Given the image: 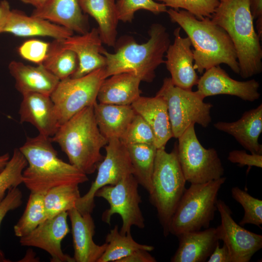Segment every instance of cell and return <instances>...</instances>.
I'll return each mask as SVG.
<instances>
[{
    "label": "cell",
    "instance_id": "cell-1",
    "mask_svg": "<svg viewBox=\"0 0 262 262\" xmlns=\"http://www.w3.org/2000/svg\"><path fill=\"white\" fill-rule=\"evenodd\" d=\"M166 12L171 21L177 23L189 38L194 48V67L199 73L224 64L239 74L234 46L222 27L213 23L210 17L198 19L184 10L170 8Z\"/></svg>",
    "mask_w": 262,
    "mask_h": 262
},
{
    "label": "cell",
    "instance_id": "cell-2",
    "mask_svg": "<svg viewBox=\"0 0 262 262\" xmlns=\"http://www.w3.org/2000/svg\"><path fill=\"white\" fill-rule=\"evenodd\" d=\"M50 138L39 134L27 137L19 148L28 164L22 173L23 183L31 192L45 194L64 184H80L88 180L87 175L60 159Z\"/></svg>",
    "mask_w": 262,
    "mask_h": 262
},
{
    "label": "cell",
    "instance_id": "cell-3",
    "mask_svg": "<svg viewBox=\"0 0 262 262\" xmlns=\"http://www.w3.org/2000/svg\"><path fill=\"white\" fill-rule=\"evenodd\" d=\"M210 18L230 37L236 50L240 76L247 79L261 73V39L254 28L249 0H221Z\"/></svg>",
    "mask_w": 262,
    "mask_h": 262
},
{
    "label": "cell",
    "instance_id": "cell-4",
    "mask_svg": "<svg viewBox=\"0 0 262 262\" xmlns=\"http://www.w3.org/2000/svg\"><path fill=\"white\" fill-rule=\"evenodd\" d=\"M149 38L143 44L137 43L130 37L123 39L115 44V52L111 53L104 49L101 54L106 59V78L116 74L129 73L141 81L151 82L155 70L164 63V57L170 44L169 35L162 24L154 23L148 31Z\"/></svg>",
    "mask_w": 262,
    "mask_h": 262
},
{
    "label": "cell",
    "instance_id": "cell-5",
    "mask_svg": "<svg viewBox=\"0 0 262 262\" xmlns=\"http://www.w3.org/2000/svg\"><path fill=\"white\" fill-rule=\"evenodd\" d=\"M93 106L83 108L61 124L50 138L66 153L69 163L86 175L97 169L104 158L101 149L108 142L98 127Z\"/></svg>",
    "mask_w": 262,
    "mask_h": 262
},
{
    "label": "cell",
    "instance_id": "cell-6",
    "mask_svg": "<svg viewBox=\"0 0 262 262\" xmlns=\"http://www.w3.org/2000/svg\"><path fill=\"white\" fill-rule=\"evenodd\" d=\"M186 182L178 159L177 144L170 153L165 147L157 148L149 200L157 211L165 237L169 234L170 223L186 190Z\"/></svg>",
    "mask_w": 262,
    "mask_h": 262
},
{
    "label": "cell",
    "instance_id": "cell-7",
    "mask_svg": "<svg viewBox=\"0 0 262 262\" xmlns=\"http://www.w3.org/2000/svg\"><path fill=\"white\" fill-rule=\"evenodd\" d=\"M226 178L203 183L191 184L181 196L171 218L169 232L176 236L209 228L217 211L219 191Z\"/></svg>",
    "mask_w": 262,
    "mask_h": 262
},
{
    "label": "cell",
    "instance_id": "cell-8",
    "mask_svg": "<svg viewBox=\"0 0 262 262\" xmlns=\"http://www.w3.org/2000/svg\"><path fill=\"white\" fill-rule=\"evenodd\" d=\"M156 95L165 100L173 137L178 138L192 124L206 128L211 123L213 105L204 102L196 91L176 86L170 78H165Z\"/></svg>",
    "mask_w": 262,
    "mask_h": 262
},
{
    "label": "cell",
    "instance_id": "cell-9",
    "mask_svg": "<svg viewBox=\"0 0 262 262\" xmlns=\"http://www.w3.org/2000/svg\"><path fill=\"white\" fill-rule=\"evenodd\" d=\"M177 154L186 180L203 183L223 177L224 168L216 150L205 148L198 140L195 125L189 126L178 138Z\"/></svg>",
    "mask_w": 262,
    "mask_h": 262
},
{
    "label": "cell",
    "instance_id": "cell-10",
    "mask_svg": "<svg viewBox=\"0 0 262 262\" xmlns=\"http://www.w3.org/2000/svg\"><path fill=\"white\" fill-rule=\"evenodd\" d=\"M105 79L104 67L80 78L59 81L50 96L60 126L83 108L94 105Z\"/></svg>",
    "mask_w": 262,
    "mask_h": 262
},
{
    "label": "cell",
    "instance_id": "cell-11",
    "mask_svg": "<svg viewBox=\"0 0 262 262\" xmlns=\"http://www.w3.org/2000/svg\"><path fill=\"white\" fill-rule=\"evenodd\" d=\"M139 184L132 174L126 176L115 185H105L99 189L95 196L105 199L110 207L102 213L103 222L111 224L112 216L119 214L122 221L120 233H131L132 226L143 229L145 219L140 208L142 202L138 192Z\"/></svg>",
    "mask_w": 262,
    "mask_h": 262
},
{
    "label": "cell",
    "instance_id": "cell-12",
    "mask_svg": "<svg viewBox=\"0 0 262 262\" xmlns=\"http://www.w3.org/2000/svg\"><path fill=\"white\" fill-rule=\"evenodd\" d=\"M106 155L99 164L95 180L88 191L78 200L76 208L82 214L91 213L95 206V195L100 188L115 185L123 178L133 173L126 146L119 139L108 140L105 146Z\"/></svg>",
    "mask_w": 262,
    "mask_h": 262
},
{
    "label": "cell",
    "instance_id": "cell-13",
    "mask_svg": "<svg viewBox=\"0 0 262 262\" xmlns=\"http://www.w3.org/2000/svg\"><path fill=\"white\" fill-rule=\"evenodd\" d=\"M221 224L216 228L220 240L227 246L230 262H249L262 248V235L250 231L232 218L229 206L221 199L216 202Z\"/></svg>",
    "mask_w": 262,
    "mask_h": 262
},
{
    "label": "cell",
    "instance_id": "cell-14",
    "mask_svg": "<svg viewBox=\"0 0 262 262\" xmlns=\"http://www.w3.org/2000/svg\"><path fill=\"white\" fill-rule=\"evenodd\" d=\"M67 216V212H63L48 218L30 233L20 237L21 245L43 249L50 255L52 262H75L61 247L62 240L70 232Z\"/></svg>",
    "mask_w": 262,
    "mask_h": 262
},
{
    "label": "cell",
    "instance_id": "cell-15",
    "mask_svg": "<svg viewBox=\"0 0 262 262\" xmlns=\"http://www.w3.org/2000/svg\"><path fill=\"white\" fill-rule=\"evenodd\" d=\"M196 85V92L203 98L217 95H228L252 102L260 97L258 82L255 79L246 81L234 80L220 66L206 70Z\"/></svg>",
    "mask_w": 262,
    "mask_h": 262
},
{
    "label": "cell",
    "instance_id": "cell-16",
    "mask_svg": "<svg viewBox=\"0 0 262 262\" xmlns=\"http://www.w3.org/2000/svg\"><path fill=\"white\" fill-rule=\"evenodd\" d=\"M180 29L179 27L174 31V42L169 45L166 52L164 63L175 86L192 90L197 84L199 78L194 67L191 41L187 36L181 37Z\"/></svg>",
    "mask_w": 262,
    "mask_h": 262
},
{
    "label": "cell",
    "instance_id": "cell-17",
    "mask_svg": "<svg viewBox=\"0 0 262 262\" xmlns=\"http://www.w3.org/2000/svg\"><path fill=\"white\" fill-rule=\"evenodd\" d=\"M63 47L73 51L78 60V66L70 77L84 76L98 68L105 67L106 59L101 54L104 49L98 29L80 35H72L61 40Z\"/></svg>",
    "mask_w": 262,
    "mask_h": 262
},
{
    "label": "cell",
    "instance_id": "cell-18",
    "mask_svg": "<svg viewBox=\"0 0 262 262\" xmlns=\"http://www.w3.org/2000/svg\"><path fill=\"white\" fill-rule=\"evenodd\" d=\"M19 110L20 123L33 125L39 134L52 137L60 124L50 96L30 93L24 94Z\"/></svg>",
    "mask_w": 262,
    "mask_h": 262
},
{
    "label": "cell",
    "instance_id": "cell-19",
    "mask_svg": "<svg viewBox=\"0 0 262 262\" xmlns=\"http://www.w3.org/2000/svg\"><path fill=\"white\" fill-rule=\"evenodd\" d=\"M67 213L71 225L75 261L98 262L104 252L107 244L98 245L94 242L95 225L91 213L82 214L76 208Z\"/></svg>",
    "mask_w": 262,
    "mask_h": 262
},
{
    "label": "cell",
    "instance_id": "cell-20",
    "mask_svg": "<svg viewBox=\"0 0 262 262\" xmlns=\"http://www.w3.org/2000/svg\"><path fill=\"white\" fill-rule=\"evenodd\" d=\"M217 130L232 136L246 149L253 154L262 155V145L258 139L262 132V104L245 112L238 120L218 121Z\"/></svg>",
    "mask_w": 262,
    "mask_h": 262
},
{
    "label": "cell",
    "instance_id": "cell-21",
    "mask_svg": "<svg viewBox=\"0 0 262 262\" xmlns=\"http://www.w3.org/2000/svg\"><path fill=\"white\" fill-rule=\"evenodd\" d=\"M131 105L151 129L157 148L165 147L173 135L167 105L163 97L158 95L153 97L140 96Z\"/></svg>",
    "mask_w": 262,
    "mask_h": 262
},
{
    "label": "cell",
    "instance_id": "cell-22",
    "mask_svg": "<svg viewBox=\"0 0 262 262\" xmlns=\"http://www.w3.org/2000/svg\"><path fill=\"white\" fill-rule=\"evenodd\" d=\"M31 15L80 34L89 31L87 16L81 8L80 0H49L42 7L34 8Z\"/></svg>",
    "mask_w": 262,
    "mask_h": 262
},
{
    "label": "cell",
    "instance_id": "cell-23",
    "mask_svg": "<svg viewBox=\"0 0 262 262\" xmlns=\"http://www.w3.org/2000/svg\"><path fill=\"white\" fill-rule=\"evenodd\" d=\"M179 246L172 262H205L219 241L216 228L189 231L177 236Z\"/></svg>",
    "mask_w": 262,
    "mask_h": 262
},
{
    "label": "cell",
    "instance_id": "cell-24",
    "mask_svg": "<svg viewBox=\"0 0 262 262\" xmlns=\"http://www.w3.org/2000/svg\"><path fill=\"white\" fill-rule=\"evenodd\" d=\"M8 69L15 80L16 89L22 95L38 93L50 96L60 81L42 64L32 66L14 60Z\"/></svg>",
    "mask_w": 262,
    "mask_h": 262
},
{
    "label": "cell",
    "instance_id": "cell-25",
    "mask_svg": "<svg viewBox=\"0 0 262 262\" xmlns=\"http://www.w3.org/2000/svg\"><path fill=\"white\" fill-rule=\"evenodd\" d=\"M3 33L19 37L48 36L63 40L73 35L74 32L47 19L11 10Z\"/></svg>",
    "mask_w": 262,
    "mask_h": 262
},
{
    "label": "cell",
    "instance_id": "cell-26",
    "mask_svg": "<svg viewBox=\"0 0 262 262\" xmlns=\"http://www.w3.org/2000/svg\"><path fill=\"white\" fill-rule=\"evenodd\" d=\"M102 82L98 94L99 102L119 105H131L142 93L141 80L129 73L113 75Z\"/></svg>",
    "mask_w": 262,
    "mask_h": 262
},
{
    "label": "cell",
    "instance_id": "cell-27",
    "mask_svg": "<svg viewBox=\"0 0 262 262\" xmlns=\"http://www.w3.org/2000/svg\"><path fill=\"white\" fill-rule=\"evenodd\" d=\"M95 120L101 133L108 140L120 139L136 114L131 105H119L96 102Z\"/></svg>",
    "mask_w": 262,
    "mask_h": 262
},
{
    "label": "cell",
    "instance_id": "cell-28",
    "mask_svg": "<svg viewBox=\"0 0 262 262\" xmlns=\"http://www.w3.org/2000/svg\"><path fill=\"white\" fill-rule=\"evenodd\" d=\"M80 5L83 13L93 17L98 23L102 43L115 47L119 21L115 0H80Z\"/></svg>",
    "mask_w": 262,
    "mask_h": 262
},
{
    "label": "cell",
    "instance_id": "cell-29",
    "mask_svg": "<svg viewBox=\"0 0 262 262\" xmlns=\"http://www.w3.org/2000/svg\"><path fill=\"white\" fill-rule=\"evenodd\" d=\"M126 146L133 168V175L138 184L149 194L152 189V176L157 148L154 144Z\"/></svg>",
    "mask_w": 262,
    "mask_h": 262
},
{
    "label": "cell",
    "instance_id": "cell-30",
    "mask_svg": "<svg viewBox=\"0 0 262 262\" xmlns=\"http://www.w3.org/2000/svg\"><path fill=\"white\" fill-rule=\"evenodd\" d=\"M105 243V251L98 262H118L135 250L144 249L150 252L154 249L151 246L137 243L131 233L121 234L117 225L107 235Z\"/></svg>",
    "mask_w": 262,
    "mask_h": 262
},
{
    "label": "cell",
    "instance_id": "cell-31",
    "mask_svg": "<svg viewBox=\"0 0 262 262\" xmlns=\"http://www.w3.org/2000/svg\"><path fill=\"white\" fill-rule=\"evenodd\" d=\"M61 40L54 39L49 43L46 58L42 64L60 81L70 77L78 66L76 54L64 48Z\"/></svg>",
    "mask_w": 262,
    "mask_h": 262
},
{
    "label": "cell",
    "instance_id": "cell-32",
    "mask_svg": "<svg viewBox=\"0 0 262 262\" xmlns=\"http://www.w3.org/2000/svg\"><path fill=\"white\" fill-rule=\"evenodd\" d=\"M78 184H64L49 189L44 196L48 218L76 208L81 195Z\"/></svg>",
    "mask_w": 262,
    "mask_h": 262
},
{
    "label": "cell",
    "instance_id": "cell-33",
    "mask_svg": "<svg viewBox=\"0 0 262 262\" xmlns=\"http://www.w3.org/2000/svg\"><path fill=\"white\" fill-rule=\"evenodd\" d=\"M44 196L43 194L31 192L25 211L14 227L17 237L27 235L48 219Z\"/></svg>",
    "mask_w": 262,
    "mask_h": 262
},
{
    "label": "cell",
    "instance_id": "cell-34",
    "mask_svg": "<svg viewBox=\"0 0 262 262\" xmlns=\"http://www.w3.org/2000/svg\"><path fill=\"white\" fill-rule=\"evenodd\" d=\"M26 159L19 148H15L4 169L0 172V202L7 190L23 183L22 173L27 166Z\"/></svg>",
    "mask_w": 262,
    "mask_h": 262
},
{
    "label": "cell",
    "instance_id": "cell-35",
    "mask_svg": "<svg viewBox=\"0 0 262 262\" xmlns=\"http://www.w3.org/2000/svg\"><path fill=\"white\" fill-rule=\"evenodd\" d=\"M232 198L243 207L244 214L239 224H251L260 227L262 224V201L237 186L231 190Z\"/></svg>",
    "mask_w": 262,
    "mask_h": 262
},
{
    "label": "cell",
    "instance_id": "cell-36",
    "mask_svg": "<svg viewBox=\"0 0 262 262\" xmlns=\"http://www.w3.org/2000/svg\"><path fill=\"white\" fill-rule=\"evenodd\" d=\"M116 7L118 19L124 22H131L138 10H147L155 15L167 10L164 4L154 0H118Z\"/></svg>",
    "mask_w": 262,
    "mask_h": 262
},
{
    "label": "cell",
    "instance_id": "cell-37",
    "mask_svg": "<svg viewBox=\"0 0 262 262\" xmlns=\"http://www.w3.org/2000/svg\"><path fill=\"white\" fill-rule=\"evenodd\" d=\"M175 10L188 11L198 19L211 17L220 3V0H156Z\"/></svg>",
    "mask_w": 262,
    "mask_h": 262
},
{
    "label": "cell",
    "instance_id": "cell-38",
    "mask_svg": "<svg viewBox=\"0 0 262 262\" xmlns=\"http://www.w3.org/2000/svg\"><path fill=\"white\" fill-rule=\"evenodd\" d=\"M120 140L125 145L135 144L155 145V138L151 129L144 119L136 113Z\"/></svg>",
    "mask_w": 262,
    "mask_h": 262
},
{
    "label": "cell",
    "instance_id": "cell-39",
    "mask_svg": "<svg viewBox=\"0 0 262 262\" xmlns=\"http://www.w3.org/2000/svg\"><path fill=\"white\" fill-rule=\"evenodd\" d=\"M49 43L38 39H30L23 42L17 51L23 59L36 64H43L46 58Z\"/></svg>",
    "mask_w": 262,
    "mask_h": 262
},
{
    "label": "cell",
    "instance_id": "cell-40",
    "mask_svg": "<svg viewBox=\"0 0 262 262\" xmlns=\"http://www.w3.org/2000/svg\"><path fill=\"white\" fill-rule=\"evenodd\" d=\"M22 203V194L19 188H12L8 190L4 198L0 202V226L8 212L18 208ZM0 248V262H9Z\"/></svg>",
    "mask_w": 262,
    "mask_h": 262
},
{
    "label": "cell",
    "instance_id": "cell-41",
    "mask_svg": "<svg viewBox=\"0 0 262 262\" xmlns=\"http://www.w3.org/2000/svg\"><path fill=\"white\" fill-rule=\"evenodd\" d=\"M228 160L232 163L237 164L240 167L247 165L262 167V155L249 154L245 150H233L230 151Z\"/></svg>",
    "mask_w": 262,
    "mask_h": 262
},
{
    "label": "cell",
    "instance_id": "cell-42",
    "mask_svg": "<svg viewBox=\"0 0 262 262\" xmlns=\"http://www.w3.org/2000/svg\"><path fill=\"white\" fill-rule=\"evenodd\" d=\"M250 10L253 19H256L257 33L262 37V0H249Z\"/></svg>",
    "mask_w": 262,
    "mask_h": 262
},
{
    "label": "cell",
    "instance_id": "cell-43",
    "mask_svg": "<svg viewBox=\"0 0 262 262\" xmlns=\"http://www.w3.org/2000/svg\"><path fill=\"white\" fill-rule=\"evenodd\" d=\"M156 261L155 258L149 253V251L144 249H138L120 260L118 262H155Z\"/></svg>",
    "mask_w": 262,
    "mask_h": 262
},
{
    "label": "cell",
    "instance_id": "cell-44",
    "mask_svg": "<svg viewBox=\"0 0 262 262\" xmlns=\"http://www.w3.org/2000/svg\"><path fill=\"white\" fill-rule=\"evenodd\" d=\"M208 262H230L229 249L224 243L220 247L219 242L216 244L213 251L208 259Z\"/></svg>",
    "mask_w": 262,
    "mask_h": 262
},
{
    "label": "cell",
    "instance_id": "cell-45",
    "mask_svg": "<svg viewBox=\"0 0 262 262\" xmlns=\"http://www.w3.org/2000/svg\"><path fill=\"white\" fill-rule=\"evenodd\" d=\"M11 11L9 3L7 0L0 1V33H3Z\"/></svg>",
    "mask_w": 262,
    "mask_h": 262
},
{
    "label": "cell",
    "instance_id": "cell-46",
    "mask_svg": "<svg viewBox=\"0 0 262 262\" xmlns=\"http://www.w3.org/2000/svg\"><path fill=\"white\" fill-rule=\"evenodd\" d=\"M21 2L30 4L34 7L35 8H38L43 6L49 0H19Z\"/></svg>",
    "mask_w": 262,
    "mask_h": 262
},
{
    "label": "cell",
    "instance_id": "cell-47",
    "mask_svg": "<svg viewBox=\"0 0 262 262\" xmlns=\"http://www.w3.org/2000/svg\"><path fill=\"white\" fill-rule=\"evenodd\" d=\"M10 159L8 153L0 156V172L4 169Z\"/></svg>",
    "mask_w": 262,
    "mask_h": 262
},
{
    "label": "cell",
    "instance_id": "cell-48",
    "mask_svg": "<svg viewBox=\"0 0 262 262\" xmlns=\"http://www.w3.org/2000/svg\"><path fill=\"white\" fill-rule=\"evenodd\" d=\"M221 0H220V1H221Z\"/></svg>",
    "mask_w": 262,
    "mask_h": 262
}]
</instances>
